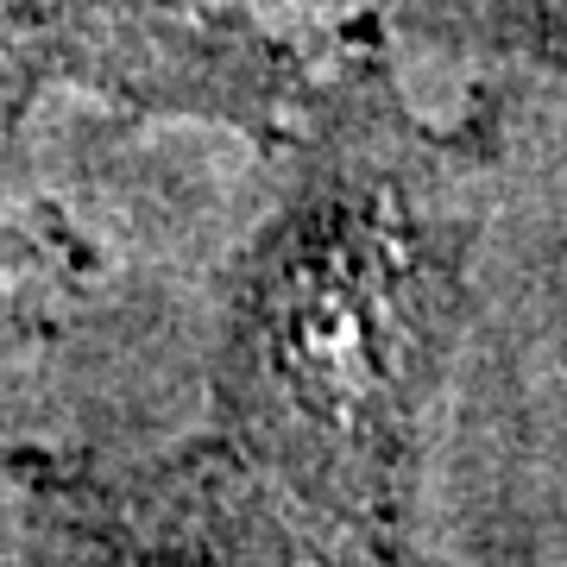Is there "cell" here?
<instances>
[{
  "mask_svg": "<svg viewBox=\"0 0 567 567\" xmlns=\"http://www.w3.org/2000/svg\"><path fill=\"white\" fill-rule=\"evenodd\" d=\"M498 107L435 126L379 32L347 51L221 284L215 435L309 524L398 536L454 379L486 234Z\"/></svg>",
  "mask_w": 567,
  "mask_h": 567,
  "instance_id": "6da1fadb",
  "label": "cell"
},
{
  "mask_svg": "<svg viewBox=\"0 0 567 567\" xmlns=\"http://www.w3.org/2000/svg\"><path fill=\"white\" fill-rule=\"evenodd\" d=\"M20 567H309V524L227 435L114 461L20 447Z\"/></svg>",
  "mask_w": 567,
  "mask_h": 567,
  "instance_id": "7a4b0ae2",
  "label": "cell"
},
{
  "mask_svg": "<svg viewBox=\"0 0 567 567\" xmlns=\"http://www.w3.org/2000/svg\"><path fill=\"white\" fill-rule=\"evenodd\" d=\"M95 252L58 221V208L13 203L0 189V353L58 334L63 309L82 297Z\"/></svg>",
  "mask_w": 567,
  "mask_h": 567,
  "instance_id": "3957f363",
  "label": "cell"
},
{
  "mask_svg": "<svg viewBox=\"0 0 567 567\" xmlns=\"http://www.w3.org/2000/svg\"><path fill=\"white\" fill-rule=\"evenodd\" d=\"M410 39L567 82V0H379Z\"/></svg>",
  "mask_w": 567,
  "mask_h": 567,
  "instance_id": "277c9868",
  "label": "cell"
},
{
  "mask_svg": "<svg viewBox=\"0 0 567 567\" xmlns=\"http://www.w3.org/2000/svg\"><path fill=\"white\" fill-rule=\"evenodd\" d=\"M309 567H447L404 536H365V529H328L309 524Z\"/></svg>",
  "mask_w": 567,
  "mask_h": 567,
  "instance_id": "5b68a950",
  "label": "cell"
}]
</instances>
